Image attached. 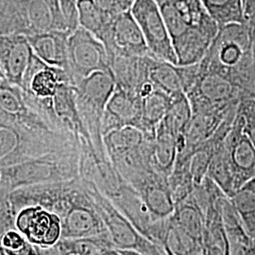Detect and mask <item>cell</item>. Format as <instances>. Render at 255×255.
I'll return each instance as SVG.
<instances>
[{
	"label": "cell",
	"instance_id": "1",
	"mask_svg": "<svg viewBox=\"0 0 255 255\" xmlns=\"http://www.w3.org/2000/svg\"><path fill=\"white\" fill-rule=\"evenodd\" d=\"M80 148V138L55 121L35 98L8 82L0 84V169Z\"/></svg>",
	"mask_w": 255,
	"mask_h": 255
},
{
	"label": "cell",
	"instance_id": "2",
	"mask_svg": "<svg viewBox=\"0 0 255 255\" xmlns=\"http://www.w3.org/2000/svg\"><path fill=\"white\" fill-rule=\"evenodd\" d=\"M160 9L179 65L199 64L219 31L201 0H164Z\"/></svg>",
	"mask_w": 255,
	"mask_h": 255
},
{
	"label": "cell",
	"instance_id": "3",
	"mask_svg": "<svg viewBox=\"0 0 255 255\" xmlns=\"http://www.w3.org/2000/svg\"><path fill=\"white\" fill-rule=\"evenodd\" d=\"M199 64L203 69L227 77L242 90L245 98H250L254 72L247 22L219 27L206 54Z\"/></svg>",
	"mask_w": 255,
	"mask_h": 255
},
{
	"label": "cell",
	"instance_id": "4",
	"mask_svg": "<svg viewBox=\"0 0 255 255\" xmlns=\"http://www.w3.org/2000/svg\"><path fill=\"white\" fill-rule=\"evenodd\" d=\"M80 167L81 148L45 155L0 169V192L9 195L22 187L73 180Z\"/></svg>",
	"mask_w": 255,
	"mask_h": 255
},
{
	"label": "cell",
	"instance_id": "5",
	"mask_svg": "<svg viewBox=\"0 0 255 255\" xmlns=\"http://www.w3.org/2000/svg\"><path fill=\"white\" fill-rule=\"evenodd\" d=\"M116 86L113 71L95 72L74 86L77 107L83 126L100 155L107 154L103 143L102 119Z\"/></svg>",
	"mask_w": 255,
	"mask_h": 255
},
{
	"label": "cell",
	"instance_id": "6",
	"mask_svg": "<svg viewBox=\"0 0 255 255\" xmlns=\"http://www.w3.org/2000/svg\"><path fill=\"white\" fill-rule=\"evenodd\" d=\"M84 187L100 214L112 241L119 250H133L146 255H166L160 245L144 237L93 181L82 178Z\"/></svg>",
	"mask_w": 255,
	"mask_h": 255
},
{
	"label": "cell",
	"instance_id": "7",
	"mask_svg": "<svg viewBox=\"0 0 255 255\" xmlns=\"http://www.w3.org/2000/svg\"><path fill=\"white\" fill-rule=\"evenodd\" d=\"M184 94L190 102L192 114L230 109L245 98L242 90L227 77L203 69L200 64L196 79Z\"/></svg>",
	"mask_w": 255,
	"mask_h": 255
},
{
	"label": "cell",
	"instance_id": "8",
	"mask_svg": "<svg viewBox=\"0 0 255 255\" xmlns=\"http://www.w3.org/2000/svg\"><path fill=\"white\" fill-rule=\"evenodd\" d=\"M98 71H112L111 59L104 44L91 32L79 27L67 40V71L76 86L89 75Z\"/></svg>",
	"mask_w": 255,
	"mask_h": 255
},
{
	"label": "cell",
	"instance_id": "9",
	"mask_svg": "<svg viewBox=\"0 0 255 255\" xmlns=\"http://www.w3.org/2000/svg\"><path fill=\"white\" fill-rule=\"evenodd\" d=\"M130 11L144 34L150 55L156 59L178 64L159 4L155 0H135Z\"/></svg>",
	"mask_w": 255,
	"mask_h": 255
},
{
	"label": "cell",
	"instance_id": "10",
	"mask_svg": "<svg viewBox=\"0 0 255 255\" xmlns=\"http://www.w3.org/2000/svg\"><path fill=\"white\" fill-rule=\"evenodd\" d=\"M15 228L34 246H54L62 237L60 218L41 206H28L15 216Z\"/></svg>",
	"mask_w": 255,
	"mask_h": 255
},
{
	"label": "cell",
	"instance_id": "11",
	"mask_svg": "<svg viewBox=\"0 0 255 255\" xmlns=\"http://www.w3.org/2000/svg\"><path fill=\"white\" fill-rule=\"evenodd\" d=\"M35 57L25 34L11 33L0 36V68L10 84L23 87Z\"/></svg>",
	"mask_w": 255,
	"mask_h": 255
},
{
	"label": "cell",
	"instance_id": "12",
	"mask_svg": "<svg viewBox=\"0 0 255 255\" xmlns=\"http://www.w3.org/2000/svg\"><path fill=\"white\" fill-rule=\"evenodd\" d=\"M103 44L111 61L116 57L150 55L144 34L130 10L115 15Z\"/></svg>",
	"mask_w": 255,
	"mask_h": 255
},
{
	"label": "cell",
	"instance_id": "13",
	"mask_svg": "<svg viewBox=\"0 0 255 255\" xmlns=\"http://www.w3.org/2000/svg\"><path fill=\"white\" fill-rule=\"evenodd\" d=\"M236 189L255 178V146L243 129V119L237 115L224 140Z\"/></svg>",
	"mask_w": 255,
	"mask_h": 255
},
{
	"label": "cell",
	"instance_id": "14",
	"mask_svg": "<svg viewBox=\"0 0 255 255\" xmlns=\"http://www.w3.org/2000/svg\"><path fill=\"white\" fill-rule=\"evenodd\" d=\"M132 126L142 127V99L133 93L116 87L102 119L103 136L111 130Z\"/></svg>",
	"mask_w": 255,
	"mask_h": 255
},
{
	"label": "cell",
	"instance_id": "15",
	"mask_svg": "<svg viewBox=\"0 0 255 255\" xmlns=\"http://www.w3.org/2000/svg\"><path fill=\"white\" fill-rule=\"evenodd\" d=\"M152 58L150 55L114 58L111 61V68L116 87L140 97L142 88L149 82L148 71Z\"/></svg>",
	"mask_w": 255,
	"mask_h": 255
},
{
	"label": "cell",
	"instance_id": "16",
	"mask_svg": "<svg viewBox=\"0 0 255 255\" xmlns=\"http://www.w3.org/2000/svg\"><path fill=\"white\" fill-rule=\"evenodd\" d=\"M26 18L29 34L65 31L69 32L58 0H26Z\"/></svg>",
	"mask_w": 255,
	"mask_h": 255
},
{
	"label": "cell",
	"instance_id": "17",
	"mask_svg": "<svg viewBox=\"0 0 255 255\" xmlns=\"http://www.w3.org/2000/svg\"><path fill=\"white\" fill-rule=\"evenodd\" d=\"M138 193L156 221L168 219L173 215L175 203L167 177L154 172Z\"/></svg>",
	"mask_w": 255,
	"mask_h": 255
},
{
	"label": "cell",
	"instance_id": "18",
	"mask_svg": "<svg viewBox=\"0 0 255 255\" xmlns=\"http://www.w3.org/2000/svg\"><path fill=\"white\" fill-rule=\"evenodd\" d=\"M65 31H49L26 35L37 57L45 64L67 71V40Z\"/></svg>",
	"mask_w": 255,
	"mask_h": 255
},
{
	"label": "cell",
	"instance_id": "19",
	"mask_svg": "<svg viewBox=\"0 0 255 255\" xmlns=\"http://www.w3.org/2000/svg\"><path fill=\"white\" fill-rule=\"evenodd\" d=\"M221 219L229 242V255H248L254 238L248 234L231 199L224 196L219 201Z\"/></svg>",
	"mask_w": 255,
	"mask_h": 255
},
{
	"label": "cell",
	"instance_id": "20",
	"mask_svg": "<svg viewBox=\"0 0 255 255\" xmlns=\"http://www.w3.org/2000/svg\"><path fill=\"white\" fill-rule=\"evenodd\" d=\"M148 80L155 88L174 98L184 93L187 82V66L153 57L149 66Z\"/></svg>",
	"mask_w": 255,
	"mask_h": 255
},
{
	"label": "cell",
	"instance_id": "21",
	"mask_svg": "<svg viewBox=\"0 0 255 255\" xmlns=\"http://www.w3.org/2000/svg\"><path fill=\"white\" fill-rule=\"evenodd\" d=\"M221 198L212 203L204 213L202 246L205 255H229L228 238L219 210Z\"/></svg>",
	"mask_w": 255,
	"mask_h": 255
},
{
	"label": "cell",
	"instance_id": "22",
	"mask_svg": "<svg viewBox=\"0 0 255 255\" xmlns=\"http://www.w3.org/2000/svg\"><path fill=\"white\" fill-rule=\"evenodd\" d=\"M177 135L160 123L156 129L151 152V165L157 173L165 177L173 171L177 157Z\"/></svg>",
	"mask_w": 255,
	"mask_h": 255
},
{
	"label": "cell",
	"instance_id": "23",
	"mask_svg": "<svg viewBox=\"0 0 255 255\" xmlns=\"http://www.w3.org/2000/svg\"><path fill=\"white\" fill-rule=\"evenodd\" d=\"M172 100V97L155 87L142 98L141 130L146 137L154 139L157 127L165 117Z\"/></svg>",
	"mask_w": 255,
	"mask_h": 255
},
{
	"label": "cell",
	"instance_id": "24",
	"mask_svg": "<svg viewBox=\"0 0 255 255\" xmlns=\"http://www.w3.org/2000/svg\"><path fill=\"white\" fill-rule=\"evenodd\" d=\"M77 8L80 27L91 32L103 43L109 35L115 15L103 10L94 0H78Z\"/></svg>",
	"mask_w": 255,
	"mask_h": 255
},
{
	"label": "cell",
	"instance_id": "25",
	"mask_svg": "<svg viewBox=\"0 0 255 255\" xmlns=\"http://www.w3.org/2000/svg\"><path fill=\"white\" fill-rule=\"evenodd\" d=\"M171 219L178 226L202 243L204 216L195 201L193 193L188 199L175 206Z\"/></svg>",
	"mask_w": 255,
	"mask_h": 255
},
{
	"label": "cell",
	"instance_id": "26",
	"mask_svg": "<svg viewBox=\"0 0 255 255\" xmlns=\"http://www.w3.org/2000/svg\"><path fill=\"white\" fill-rule=\"evenodd\" d=\"M230 199L248 234L255 239V178L238 188Z\"/></svg>",
	"mask_w": 255,
	"mask_h": 255
},
{
	"label": "cell",
	"instance_id": "27",
	"mask_svg": "<svg viewBox=\"0 0 255 255\" xmlns=\"http://www.w3.org/2000/svg\"><path fill=\"white\" fill-rule=\"evenodd\" d=\"M219 27L232 23H246L243 0H201Z\"/></svg>",
	"mask_w": 255,
	"mask_h": 255
},
{
	"label": "cell",
	"instance_id": "28",
	"mask_svg": "<svg viewBox=\"0 0 255 255\" xmlns=\"http://www.w3.org/2000/svg\"><path fill=\"white\" fill-rule=\"evenodd\" d=\"M207 176L219 186L224 194L231 198L237 191L234 176L229 164L228 157L224 146V141L217 147L210 163Z\"/></svg>",
	"mask_w": 255,
	"mask_h": 255
},
{
	"label": "cell",
	"instance_id": "29",
	"mask_svg": "<svg viewBox=\"0 0 255 255\" xmlns=\"http://www.w3.org/2000/svg\"><path fill=\"white\" fill-rule=\"evenodd\" d=\"M192 118L190 102L184 93L174 97L171 105L161 123L177 136L184 132Z\"/></svg>",
	"mask_w": 255,
	"mask_h": 255
},
{
	"label": "cell",
	"instance_id": "30",
	"mask_svg": "<svg viewBox=\"0 0 255 255\" xmlns=\"http://www.w3.org/2000/svg\"><path fill=\"white\" fill-rule=\"evenodd\" d=\"M145 133L136 127L127 126L111 130L103 136L106 152L122 150L142 146L146 140Z\"/></svg>",
	"mask_w": 255,
	"mask_h": 255
},
{
	"label": "cell",
	"instance_id": "31",
	"mask_svg": "<svg viewBox=\"0 0 255 255\" xmlns=\"http://www.w3.org/2000/svg\"><path fill=\"white\" fill-rule=\"evenodd\" d=\"M168 184L175 206L188 199L195 187V182L190 172V164L174 166L172 173L168 177Z\"/></svg>",
	"mask_w": 255,
	"mask_h": 255
},
{
	"label": "cell",
	"instance_id": "32",
	"mask_svg": "<svg viewBox=\"0 0 255 255\" xmlns=\"http://www.w3.org/2000/svg\"><path fill=\"white\" fill-rule=\"evenodd\" d=\"M0 249L7 255H38L31 244L17 229L8 231L0 240Z\"/></svg>",
	"mask_w": 255,
	"mask_h": 255
},
{
	"label": "cell",
	"instance_id": "33",
	"mask_svg": "<svg viewBox=\"0 0 255 255\" xmlns=\"http://www.w3.org/2000/svg\"><path fill=\"white\" fill-rule=\"evenodd\" d=\"M237 115L243 119V129L255 146V99L242 98L237 109Z\"/></svg>",
	"mask_w": 255,
	"mask_h": 255
},
{
	"label": "cell",
	"instance_id": "34",
	"mask_svg": "<svg viewBox=\"0 0 255 255\" xmlns=\"http://www.w3.org/2000/svg\"><path fill=\"white\" fill-rule=\"evenodd\" d=\"M64 14L66 25L69 31L72 33L75 29L80 27L79 12L77 8L78 0H58Z\"/></svg>",
	"mask_w": 255,
	"mask_h": 255
},
{
	"label": "cell",
	"instance_id": "35",
	"mask_svg": "<svg viewBox=\"0 0 255 255\" xmlns=\"http://www.w3.org/2000/svg\"><path fill=\"white\" fill-rule=\"evenodd\" d=\"M250 38H251V51H252V59H253V72H254V82H253V90L250 98L255 99V18L247 22Z\"/></svg>",
	"mask_w": 255,
	"mask_h": 255
},
{
	"label": "cell",
	"instance_id": "36",
	"mask_svg": "<svg viewBox=\"0 0 255 255\" xmlns=\"http://www.w3.org/2000/svg\"><path fill=\"white\" fill-rule=\"evenodd\" d=\"M11 229L15 228V216L11 213L0 215V240Z\"/></svg>",
	"mask_w": 255,
	"mask_h": 255
},
{
	"label": "cell",
	"instance_id": "37",
	"mask_svg": "<svg viewBox=\"0 0 255 255\" xmlns=\"http://www.w3.org/2000/svg\"><path fill=\"white\" fill-rule=\"evenodd\" d=\"M101 9L112 15L120 13L116 0H94Z\"/></svg>",
	"mask_w": 255,
	"mask_h": 255
},
{
	"label": "cell",
	"instance_id": "38",
	"mask_svg": "<svg viewBox=\"0 0 255 255\" xmlns=\"http://www.w3.org/2000/svg\"><path fill=\"white\" fill-rule=\"evenodd\" d=\"M244 17L245 21L255 18V0H244Z\"/></svg>",
	"mask_w": 255,
	"mask_h": 255
},
{
	"label": "cell",
	"instance_id": "39",
	"mask_svg": "<svg viewBox=\"0 0 255 255\" xmlns=\"http://www.w3.org/2000/svg\"><path fill=\"white\" fill-rule=\"evenodd\" d=\"M116 2L118 4L119 11L123 12V11L130 10L132 5L135 2V0H116Z\"/></svg>",
	"mask_w": 255,
	"mask_h": 255
},
{
	"label": "cell",
	"instance_id": "40",
	"mask_svg": "<svg viewBox=\"0 0 255 255\" xmlns=\"http://www.w3.org/2000/svg\"><path fill=\"white\" fill-rule=\"evenodd\" d=\"M122 255H146L133 250H119Z\"/></svg>",
	"mask_w": 255,
	"mask_h": 255
},
{
	"label": "cell",
	"instance_id": "41",
	"mask_svg": "<svg viewBox=\"0 0 255 255\" xmlns=\"http://www.w3.org/2000/svg\"><path fill=\"white\" fill-rule=\"evenodd\" d=\"M103 255H122L119 249H112L106 252Z\"/></svg>",
	"mask_w": 255,
	"mask_h": 255
},
{
	"label": "cell",
	"instance_id": "42",
	"mask_svg": "<svg viewBox=\"0 0 255 255\" xmlns=\"http://www.w3.org/2000/svg\"><path fill=\"white\" fill-rule=\"evenodd\" d=\"M248 255H255V239H254V243H253V245L251 247V249H250V251L248 253Z\"/></svg>",
	"mask_w": 255,
	"mask_h": 255
},
{
	"label": "cell",
	"instance_id": "43",
	"mask_svg": "<svg viewBox=\"0 0 255 255\" xmlns=\"http://www.w3.org/2000/svg\"><path fill=\"white\" fill-rule=\"evenodd\" d=\"M4 80H6V79H5L4 75H3V73H2V71H1V68H0V83L3 82Z\"/></svg>",
	"mask_w": 255,
	"mask_h": 255
},
{
	"label": "cell",
	"instance_id": "44",
	"mask_svg": "<svg viewBox=\"0 0 255 255\" xmlns=\"http://www.w3.org/2000/svg\"><path fill=\"white\" fill-rule=\"evenodd\" d=\"M155 1H156L158 4H160V3H161L162 1H164V0H155Z\"/></svg>",
	"mask_w": 255,
	"mask_h": 255
},
{
	"label": "cell",
	"instance_id": "45",
	"mask_svg": "<svg viewBox=\"0 0 255 255\" xmlns=\"http://www.w3.org/2000/svg\"></svg>",
	"mask_w": 255,
	"mask_h": 255
},
{
	"label": "cell",
	"instance_id": "46",
	"mask_svg": "<svg viewBox=\"0 0 255 255\" xmlns=\"http://www.w3.org/2000/svg\"><path fill=\"white\" fill-rule=\"evenodd\" d=\"M243 2H244V0H243Z\"/></svg>",
	"mask_w": 255,
	"mask_h": 255
}]
</instances>
